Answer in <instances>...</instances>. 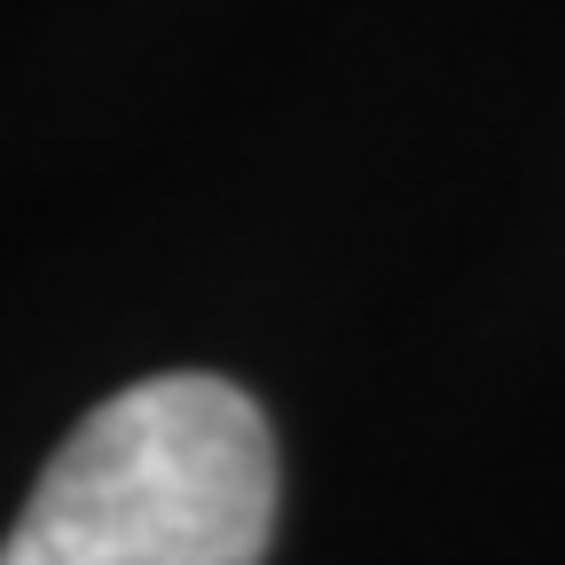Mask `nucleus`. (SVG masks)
Here are the masks:
<instances>
[{"label": "nucleus", "mask_w": 565, "mask_h": 565, "mask_svg": "<svg viewBox=\"0 0 565 565\" xmlns=\"http://www.w3.org/2000/svg\"><path fill=\"white\" fill-rule=\"evenodd\" d=\"M282 448L267 408L212 370L134 377L63 433L0 565H267Z\"/></svg>", "instance_id": "1"}]
</instances>
